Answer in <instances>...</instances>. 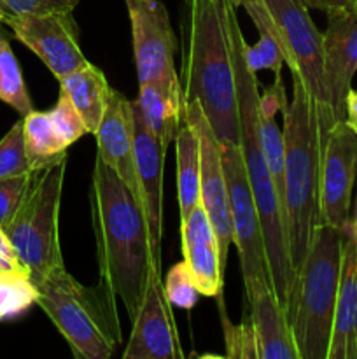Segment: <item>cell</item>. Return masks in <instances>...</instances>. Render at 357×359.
I'll return each instance as SVG.
<instances>
[{"label":"cell","instance_id":"1","mask_svg":"<svg viewBox=\"0 0 357 359\" xmlns=\"http://www.w3.org/2000/svg\"><path fill=\"white\" fill-rule=\"evenodd\" d=\"M90 203L100 284L122 302L133 321L154 272L142 203L100 156L94 158Z\"/></svg>","mask_w":357,"mask_h":359},{"label":"cell","instance_id":"2","mask_svg":"<svg viewBox=\"0 0 357 359\" xmlns=\"http://www.w3.org/2000/svg\"><path fill=\"white\" fill-rule=\"evenodd\" d=\"M227 0H184L186 104L196 102L220 144L240 142L234 65L227 35Z\"/></svg>","mask_w":357,"mask_h":359},{"label":"cell","instance_id":"3","mask_svg":"<svg viewBox=\"0 0 357 359\" xmlns=\"http://www.w3.org/2000/svg\"><path fill=\"white\" fill-rule=\"evenodd\" d=\"M227 35H230L231 56L234 65L238 97V119H240V146L247 181L258 207L259 221L262 228V238L268 256L270 279L276 298L286 309L290 286L294 280V269L289 255L286 223H284L282 205H280L276 186L262 153L259 139V83L255 74L248 69L244 56L245 39L237 18V7H227Z\"/></svg>","mask_w":357,"mask_h":359},{"label":"cell","instance_id":"4","mask_svg":"<svg viewBox=\"0 0 357 359\" xmlns=\"http://www.w3.org/2000/svg\"><path fill=\"white\" fill-rule=\"evenodd\" d=\"M284 114V223L293 269L303 262L315 228L321 224L322 130L318 105L300 77L293 76V98Z\"/></svg>","mask_w":357,"mask_h":359},{"label":"cell","instance_id":"5","mask_svg":"<svg viewBox=\"0 0 357 359\" xmlns=\"http://www.w3.org/2000/svg\"><path fill=\"white\" fill-rule=\"evenodd\" d=\"M345 230L321 223L294 272L286 304L300 359H328Z\"/></svg>","mask_w":357,"mask_h":359},{"label":"cell","instance_id":"6","mask_svg":"<svg viewBox=\"0 0 357 359\" xmlns=\"http://www.w3.org/2000/svg\"><path fill=\"white\" fill-rule=\"evenodd\" d=\"M37 305L46 312L79 359H111L121 346L115 298L98 284L88 287L56 269L37 284Z\"/></svg>","mask_w":357,"mask_h":359},{"label":"cell","instance_id":"7","mask_svg":"<svg viewBox=\"0 0 357 359\" xmlns=\"http://www.w3.org/2000/svg\"><path fill=\"white\" fill-rule=\"evenodd\" d=\"M65 172L66 158L34 170L16 214L4 228L21 266L35 286L52 270L65 266L58 235Z\"/></svg>","mask_w":357,"mask_h":359},{"label":"cell","instance_id":"8","mask_svg":"<svg viewBox=\"0 0 357 359\" xmlns=\"http://www.w3.org/2000/svg\"><path fill=\"white\" fill-rule=\"evenodd\" d=\"M255 28H266L282 48L290 74L300 77L318 105L322 135L335 125L324 81L322 34L301 0H244Z\"/></svg>","mask_w":357,"mask_h":359},{"label":"cell","instance_id":"9","mask_svg":"<svg viewBox=\"0 0 357 359\" xmlns=\"http://www.w3.org/2000/svg\"><path fill=\"white\" fill-rule=\"evenodd\" d=\"M220 147H223V163L226 170L227 195H230L233 242L240 258L244 284L247 287L261 280L272 283L261 221L247 181L240 146L220 144Z\"/></svg>","mask_w":357,"mask_h":359},{"label":"cell","instance_id":"10","mask_svg":"<svg viewBox=\"0 0 357 359\" xmlns=\"http://www.w3.org/2000/svg\"><path fill=\"white\" fill-rule=\"evenodd\" d=\"M132 25L133 58L139 84L178 79L177 37L161 0H125Z\"/></svg>","mask_w":357,"mask_h":359},{"label":"cell","instance_id":"11","mask_svg":"<svg viewBox=\"0 0 357 359\" xmlns=\"http://www.w3.org/2000/svg\"><path fill=\"white\" fill-rule=\"evenodd\" d=\"M4 23L58 81L88 63L72 13L9 14Z\"/></svg>","mask_w":357,"mask_h":359},{"label":"cell","instance_id":"12","mask_svg":"<svg viewBox=\"0 0 357 359\" xmlns=\"http://www.w3.org/2000/svg\"><path fill=\"white\" fill-rule=\"evenodd\" d=\"M356 177L357 133L345 121H336L322 135L321 223L340 230L349 226Z\"/></svg>","mask_w":357,"mask_h":359},{"label":"cell","instance_id":"13","mask_svg":"<svg viewBox=\"0 0 357 359\" xmlns=\"http://www.w3.org/2000/svg\"><path fill=\"white\" fill-rule=\"evenodd\" d=\"M186 118L195 126L200 139V203L216 230L220 249V263L226 269L227 251L233 244V226H231L226 170L223 163V147L209 119L196 102L186 104Z\"/></svg>","mask_w":357,"mask_h":359},{"label":"cell","instance_id":"14","mask_svg":"<svg viewBox=\"0 0 357 359\" xmlns=\"http://www.w3.org/2000/svg\"><path fill=\"white\" fill-rule=\"evenodd\" d=\"M122 359H182L172 305L164 294L163 276L150 272L142 302L132 321Z\"/></svg>","mask_w":357,"mask_h":359},{"label":"cell","instance_id":"15","mask_svg":"<svg viewBox=\"0 0 357 359\" xmlns=\"http://www.w3.org/2000/svg\"><path fill=\"white\" fill-rule=\"evenodd\" d=\"M328 27L322 34L324 81L335 121L345 119L346 93L357 72V11L326 13Z\"/></svg>","mask_w":357,"mask_h":359},{"label":"cell","instance_id":"16","mask_svg":"<svg viewBox=\"0 0 357 359\" xmlns=\"http://www.w3.org/2000/svg\"><path fill=\"white\" fill-rule=\"evenodd\" d=\"M133 137H135L136 175L140 186V202L150 238L154 272H161V241H163V168L167 151L140 118L133 102Z\"/></svg>","mask_w":357,"mask_h":359},{"label":"cell","instance_id":"17","mask_svg":"<svg viewBox=\"0 0 357 359\" xmlns=\"http://www.w3.org/2000/svg\"><path fill=\"white\" fill-rule=\"evenodd\" d=\"M94 139L98 147L97 156H100L115 172V175L132 189L140 202L133 137V102L119 91L112 90L104 118L94 132Z\"/></svg>","mask_w":357,"mask_h":359},{"label":"cell","instance_id":"18","mask_svg":"<svg viewBox=\"0 0 357 359\" xmlns=\"http://www.w3.org/2000/svg\"><path fill=\"white\" fill-rule=\"evenodd\" d=\"M182 256L202 297H219L223 293L224 266L216 230L205 209L196 205L181 219Z\"/></svg>","mask_w":357,"mask_h":359},{"label":"cell","instance_id":"19","mask_svg":"<svg viewBox=\"0 0 357 359\" xmlns=\"http://www.w3.org/2000/svg\"><path fill=\"white\" fill-rule=\"evenodd\" d=\"M245 298L259 359H300L286 309L276 298L272 283L251 284L245 287Z\"/></svg>","mask_w":357,"mask_h":359},{"label":"cell","instance_id":"20","mask_svg":"<svg viewBox=\"0 0 357 359\" xmlns=\"http://www.w3.org/2000/svg\"><path fill=\"white\" fill-rule=\"evenodd\" d=\"M328 359H357V231L352 219L343 238L342 272Z\"/></svg>","mask_w":357,"mask_h":359},{"label":"cell","instance_id":"21","mask_svg":"<svg viewBox=\"0 0 357 359\" xmlns=\"http://www.w3.org/2000/svg\"><path fill=\"white\" fill-rule=\"evenodd\" d=\"M135 107L147 128L156 135L163 149L168 151L186 119V98L181 77L139 84Z\"/></svg>","mask_w":357,"mask_h":359},{"label":"cell","instance_id":"22","mask_svg":"<svg viewBox=\"0 0 357 359\" xmlns=\"http://www.w3.org/2000/svg\"><path fill=\"white\" fill-rule=\"evenodd\" d=\"M59 91L70 98L79 111L91 135H94L107 109L112 88L105 74L97 65L88 62L74 72L59 79Z\"/></svg>","mask_w":357,"mask_h":359},{"label":"cell","instance_id":"23","mask_svg":"<svg viewBox=\"0 0 357 359\" xmlns=\"http://www.w3.org/2000/svg\"><path fill=\"white\" fill-rule=\"evenodd\" d=\"M175 160L178 216L184 219L196 205H200V139L188 118L175 137Z\"/></svg>","mask_w":357,"mask_h":359},{"label":"cell","instance_id":"24","mask_svg":"<svg viewBox=\"0 0 357 359\" xmlns=\"http://www.w3.org/2000/svg\"><path fill=\"white\" fill-rule=\"evenodd\" d=\"M23 139L34 170L55 165L69 158L66 146L56 130L49 111H31L23 116Z\"/></svg>","mask_w":357,"mask_h":359},{"label":"cell","instance_id":"25","mask_svg":"<svg viewBox=\"0 0 357 359\" xmlns=\"http://www.w3.org/2000/svg\"><path fill=\"white\" fill-rule=\"evenodd\" d=\"M0 100L10 105L21 116H27L28 112L34 111L21 67L2 28H0Z\"/></svg>","mask_w":357,"mask_h":359},{"label":"cell","instance_id":"26","mask_svg":"<svg viewBox=\"0 0 357 359\" xmlns=\"http://www.w3.org/2000/svg\"><path fill=\"white\" fill-rule=\"evenodd\" d=\"M30 160L24 149L23 119L10 126L9 132L0 140V181L18 175L31 174Z\"/></svg>","mask_w":357,"mask_h":359},{"label":"cell","instance_id":"27","mask_svg":"<svg viewBox=\"0 0 357 359\" xmlns=\"http://www.w3.org/2000/svg\"><path fill=\"white\" fill-rule=\"evenodd\" d=\"M38 291L27 276H7L0 280V318H14L37 304Z\"/></svg>","mask_w":357,"mask_h":359},{"label":"cell","instance_id":"28","mask_svg":"<svg viewBox=\"0 0 357 359\" xmlns=\"http://www.w3.org/2000/svg\"><path fill=\"white\" fill-rule=\"evenodd\" d=\"M259 41L248 46L245 42L244 56L248 69L254 74L259 70H272L275 76H282V69L286 65V56L276 39L266 28H258Z\"/></svg>","mask_w":357,"mask_h":359},{"label":"cell","instance_id":"29","mask_svg":"<svg viewBox=\"0 0 357 359\" xmlns=\"http://www.w3.org/2000/svg\"><path fill=\"white\" fill-rule=\"evenodd\" d=\"M163 283L164 294H167L172 307L191 311V309L198 304L200 291L198 287H196L195 280H192V276L191 272H189L184 259L175 263V265L168 270L167 277H163Z\"/></svg>","mask_w":357,"mask_h":359},{"label":"cell","instance_id":"30","mask_svg":"<svg viewBox=\"0 0 357 359\" xmlns=\"http://www.w3.org/2000/svg\"><path fill=\"white\" fill-rule=\"evenodd\" d=\"M223 309V305H219ZM223 330L224 340H226V356L227 358H252L259 359L258 342H255L254 326H252L248 312H244V321L238 326L230 323L226 312L223 309Z\"/></svg>","mask_w":357,"mask_h":359},{"label":"cell","instance_id":"31","mask_svg":"<svg viewBox=\"0 0 357 359\" xmlns=\"http://www.w3.org/2000/svg\"><path fill=\"white\" fill-rule=\"evenodd\" d=\"M49 112H51L52 121H55L56 130L62 135L63 142L69 147L79 139H83L86 133H90L83 116L79 114V111L74 107L70 98L63 91H59L58 102H56V105Z\"/></svg>","mask_w":357,"mask_h":359},{"label":"cell","instance_id":"32","mask_svg":"<svg viewBox=\"0 0 357 359\" xmlns=\"http://www.w3.org/2000/svg\"><path fill=\"white\" fill-rule=\"evenodd\" d=\"M31 174L18 175V177L0 181V228H6L10 223L14 214H16L18 207H20L28 184L31 181Z\"/></svg>","mask_w":357,"mask_h":359},{"label":"cell","instance_id":"33","mask_svg":"<svg viewBox=\"0 0 357 359\" xmlns=\"http://www.w3.org/2000/svg\"><path fill=\"white\" fill-rule=\"evenodd\" d=\"M9 14L72 13L80 0H0Z\"/></svg>","mask_w":357,"mask_h":359},{"label":"cell","instance_id":"34","mask_svg":"<svg viewBox=\"0 0 357 359\" xmlns=\"http://www.w3.org/2000/svg\"><path fill=\"white\" fill-rule=\"evenodd\" d=\"M0 273L2 276H27L24 269L18 259L13 244L7 238L4 228H0ZM28 277V276H27Z\"/></svg>","mask_w":357,"mask_h":359},{"label":"cell","instance_id":"35","mask_svg":"<svg viewBox=\"0 0 357 359\" xmlns=\"http://www.w3.org/2000/svg\"><path fill=\"white\" fill-rule=\"evenodd\" d=\"M308 9H318L322 13L331 11H357V0H301Z\"/></svg>","mask_w":357,"mask_h":359},{"label":"cell","instance_id":"36","mask_svg":"<svg viewBox=\"0 0 357 359\" xmlns=\"http://www.w3.org/2000/svg\"><path fill=\"white\" fill-rule=\"evenodd\" d=\"M343 121L357 133V90L350 88L345 100V119Z\"/></svg>","mask_w":357,"mask_h":359},{"label":"cell","instance_id":"37","mask_svg":"<svg viewBox=\"0 0 357 359\" xmlns=\"http://www.w3.org/2000/svg\"><path fill=\"white\" fill-rule=\"evenodd\" d=\"M9 16V13H7L6 11V7L2 6V2H0V25L4 23V21H6V18Z\"/></svg>","mask_w":357,"mask_h":359},{"label":"cell","instance_id":"38","mask_svg":"<svg viewBox=\"0 0 357 359\" xmlns=\"http://www.w3.org/2000/svg\"><path fill=\"white\" fill-rule=\"evenodd\" d=\"M227 2H230L231 6L237 7V9H238V7H241V4H244V0H227Z\"/></svg>","mask_w":357,"mask_h":359},{"label":"cell","instance_id":"39","mask_svg":"<svg viewBox=\"0 0 357 359\" xmlns=\"http://www.w3.org/2000/svg\"><path fill=\"white\" fill-rule=\"evenodd\" d=\"M352 226H354V230L357 231V207H356V217L352 219Z\"/></svg>","mask_w":357,"mask_h":359},{"label":"cell","instance_id":"40","mask_svg":"<svg viewBox=\"0 0 357 359\" xmlns=\"http://www.w3.org/2000/svg\"><path fill=\"white\" fill-rule=\"evenodd\" d=\"M4 277H6V276H2V273H0V280H2V279H4Z\"/></svg>","mask_w":357,"mask_h":359},{"label":"cell","instance_id":"41","mask_svg":"<svg viewBox=\"0 0 357 359\" xmlns=\"http://www.w3.org/2000/svg\"><path fill=\"white\" fill-rule=\"evenodd\" d=\"M0 319H2V318H0Z\"/></svg>","mask_w":357,"mask_h":359}]
</instances>
